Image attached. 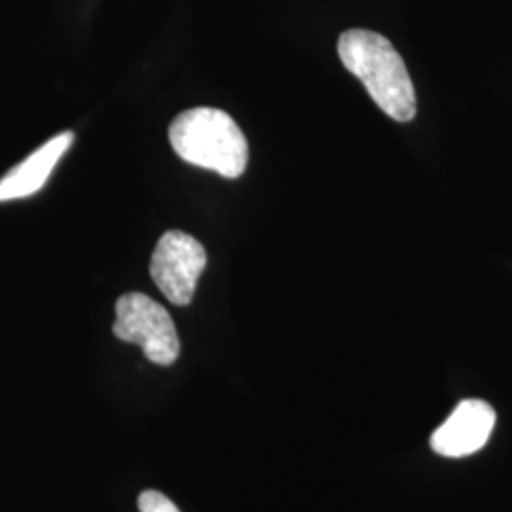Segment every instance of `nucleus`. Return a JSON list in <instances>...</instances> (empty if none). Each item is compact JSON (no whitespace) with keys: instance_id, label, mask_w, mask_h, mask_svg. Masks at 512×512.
Returning <instances> with one entry per match:
<instances>
[{"instance_id":"obj_2","label":"nucleus","mask_w":512,"mask_h":512,"mask_svg":"<svg viewBox=\"0 0 512 512\" xmlns=\"http://www.w3.org/2000/svg\"><path fill=\"white\" fill-rule=\"evenodd\" d=\"M169 141L186 164L215 171L226 179L241 177L249 162L247 139L224 110H184L169 128Z\"/></svg>"},{"instance_id":"obj_3","label":"nucleus","mask_w":512,"mask_h":512,"mask_svg":"<svg viewBox=\"0 0 512 512\" xmlns=\"http://www.w3.org/2000/svg\"><path fill=\"white\" fill-rule=\"evenodd\" d=\"M112 332L122 342L143 349L154 365L169 366L179 359L181 342L177 327L169 311L147 294L128 293L118 298Z\"/></svg>"},{"instance_id":"obj_1","label":"nucleus","mask_w":512,"mask_h":512,"mask_svg":"<svg viewBox=\"0 0 512 512\" xmlns=\"http://www.w3.org/2000/svg\"><path fill=\"white\" fill-rule=\"evenodd\" d=\"M338 55L389 118L410 122L416 116L412 78L403 57L387 38L365 29H351L338 40Z\"/></svg>"},{"instance_id":"obj_5","label":"nucleus","mask_w":512,"mask_h":512,"mask_svg":"<svg viewBox=\"0 0 512 512\" xmlns=\"http://www.w3.org/2000/svg\"><path fill=\"white\" fill-rule=\"evenodd\" d=\"M495 425L492 404L467 399L431 435V448L444 458H465L486 446Z\"/></svg>"},{"instance_id":"obj_6","label":"nucleus","mask_w":512,"mask_h":512,"mask_svg":"<svg viewBox=\"0 0 512 512\" xmlns=\"http://www.w3.org/2000/svg\"><path fill=\"white\" fill-rule=\"evenodd\" d=\"M73 131H63L35 150L29 158L0 179V202H12L37 194L50 179L55 165L73 145Z\"/></svg>"},{"instance_id":"obj_4","label":"nucleus","mask_w":512,"mask_h":512,"mask_svg":"<svg viewBox=\"0 0 512 512\" xmlns=\"http://www.w3.org/2000/svg\"><path fill=\"white\" fill-rule=\"evenodd\" d=\"M205 266L207 253L202 243L179 230H169L152 253L150 275L171 304L188 306Z\"/></svg>"},{"instance_id":"obj_7","label":"nucleus","mask_w":512,"mask_h":512,"mask_svg":"<svg viewBox=\"0 0 512 512\" xmlns=\"http://www.w3.org/2000/svg\"><path fill=\"white\" fill-rule=\"evenodd\" d=\"M139 511L141 512H181L179 507L164 494L156 490H147L139 495Z\"/></svg>"}]
</instances>
